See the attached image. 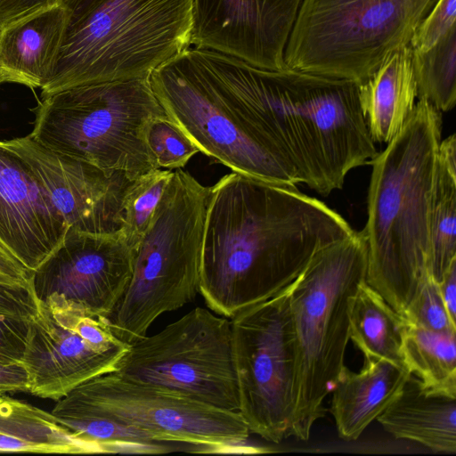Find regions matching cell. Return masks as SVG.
Listing matches in <instances>:
<instances>
[{
  "label": "cell",
  "instance_id": "1",
  "mask_svg": "<svg viewBox=\"0 0 456 456\" xmlns=\"http://www.w3.org/2000/svg\"><path fill=\"white\" fill-rule=\"evenodd\" d=\"M354 232L296 188L228 174L210 187L200 293L232 319L289 286L317 251Z\"/></svg>",
  "mask_w": 456,
  "mask_h": 456
},
{
  "label": "cell",
  "instance_id": "2",
  "mask_svg": "<svg viewBox=\"0 0 456 456\" xmlns=\"http://www.w3.org/2000/svg\"><path fill=\"white\" fill-rule=\"evenodd\" d=\"M208 52L300 183L329 195L378 153L360 107L358 82L289 68L260 69Z\"/></svg>",
  "mask_w": 456,
  "mask_h": 456
},
{
  "label": "cell",
  "instance_id": "3",
  "mask_svg": "<svg viewBox=\"0 0 456 456\" xmlns=\"http://www.w3.org/2000/svg\"><path fill=\"white\" fill-rule=\"evenodd\" d=\"M441 111L419 98L400 132L370 160L366 281L401 315L429 271V213Z\"/></svg>",
  "mask_w": 456,
  "mask_h": 456
},
{
  "label": "cell",
  "instance_id": "4",
  "mask_svg": "<svg viewBox=\"0 0 456 456\" xmlns=\"http://www.w3.org/2000/svg\"><path fill=\"white\" fill-rule=\"evenodd\" d=\"M62 45L42 97L145 78L191 45L192 0H67Z\"/></svg>",
  "mask_w": 456,
  "mask_h": 456
},
{
  "label": "cell",
  "instance_id": "5",
  "mask_svg": "<svg viewBox=\"0 0 456 456\" xmlns=\"http://www.w3.org/2000/svg\"><path fill=\"white\" fill-rule=\"evenodd\" d=\"M367 265L365 238L354 231L317 251L290 285L296 355L290 436L297 439L308 440L325 415L324 400L345 366L351 306Z\"/></svg>",
  "mask_w": 456,
  "mask_h": 456
},
{
  "label": "cell",
  "instance_id": "6",
  "mask_svg": "<svg viewBox=\"0 0 456 456\" xmlns=\"http://www.w3.org/2000/svg\"><path fill=\"white\" fill-rule=\"evenodd\" d=\"M148 79L167 118L200 151L240 175L292 188L300 183L207 49L187 47Z\"/></svg>",
  "mask_w": 456,
  "mask_h": 456
},
{
  "label": "cell",
  "instance_id": "7",
  "mask_svg": "<svg viewBox=\"0 0 456 456\" xmlns=\"http://www.w3.org/2000/svg\"><path fill=\"white\" fill-rule=\"evenodd\" d=\"M210 187L177 168L134 248L128 286L107 317L112 332L131 345L166 312L200 292L201 253Z\"/></svg>",
  "mask_w": 456,
  "mask_h": 456
},
{
  "label": "cell",
  "instance_id": "8",
  "mask_svg": "<svg viewBox=\"0 0 456 456\" xmlns=\"http://www.w3.org/2000/svg\"><path fill=\"white\" fill-rule=\"evenodd\" d=\"M161 118L148 77L83 85L44 96L29 135L59 154L140 176L159 168L146 133Z\"/></svg>",
  "mask_w": 456,
  "mask_h": 456
},
{
  "label": "cell",
  "instance_id": "9",
  "mask_svg": "<svg viewBox=\"0 0 456 456\" xmlns=\"http://www.w3.org/2000/svg\"><path fill=\"white\" fill-rule=\"evenodd\" d=\"M437 0H301L286 68L362 83L410 45Z\"/></svg>",
  "mask_w": 456,
  "mask_h": 456
},
{
  "label": "cell",
  "instance_id": "10",
  "mask_svg": "<svg viewBox=\"0 0 456 456\" xmlns=\"http://www.w3.org/2000/svg\"><path fill=\"white\" fill-rule=\"evenodd\" d=\"M55 419L95 416L139 430L160 443L215 452L240 448L249 429L238 411L224 410L111 371L91 379L57 400Z\"/></svg>",
  "mask_w": 456,
  "mask_h": 456
},
{
  "label": "cell",
  "instance_id": "11",
  "mask_svg": "<svg viewBox=\"0 0 456 456\" xmlns=\"http://www.w3.org/2000/svg\"><path fill=\"white\" fill-rule=\"evenodd\" d=\"M114 371L217 408L239 411L231 321L202 307L129 345Z\"/></svg>",
  "mask_w": 456,
  "mask_h": 456
},
{
  "label": "cell",
  "instance_id": "12",
  "mask_svg": "<svg viewBox=\"0 0 456 456\" xmlns=\"http://www.w3.org/2000/svg\"><path fill=\"white\" fill-rule=\"evenodd\" d=\"M291 283L232 318L238 412L249 432L279 444L290 436L295 403Z\"/></svg>",
  "mask_w": 456,
  "mask_h": 456
},
{
  "label": "cell",
  "instance_id": "13",
  "mask_svg": "<svg viewBox=\"0 0 456 456\" xmlns=\"http://www.w3.org/2000/svg\"><path fill=\"white\" fill-rule=\"evenodd\" d=\"M128 348L107 317L57 298L37 301L20 360L28 392L57 401L80 384L114 371Z\"/></svg>",
  "mask_w": 456,
  "mask_h": 456
},
{
  "label": "cell",
  "instance_id": "14",
  "mask_svg": "<svg viewBox=\"0 0 456 456\" xmlns=\"http://www.w3.org/2000/svg\"><path fill=\"white\" fill-rule=\"evenodd\" d=\"M134 249L120 232L93 234L69 228L61 244L33 272L37 301L57 298L108 317L123 297Z\"/></svg>",
  "mask_w": 456,
  "mask_h": 456
},
{
  "label": "cell",
  "instance_id": "15",
  "mask_svg": "<svg viewBox=\"0 0 456 456\" xmlns=\"http://www.w3.org/2000/svg\"><path fill=\"white\" fill-rule=\"evenodd\" d=\"M8 142L31 169L69 228L93 234L120 232L123 201L138 176L102 170L59 154L30 135Z\"/></svg>",
  "mask_w": 456,
  "mask_h": 456
},
{
  "label": "cell",
  "instance_id": "16",
  "mask_svg": "<svg viewBox=\"0 0 456 456\" xmlns=\"http://www.w3.org/2000/svg\"><path fill=\"white\" fill-rule=\"evenodd\" d=\"M301 0H192L191 45L265 69L286 68L284 51Z\"/></svg>",
  "mask_w": 456,
  "mask_h": 456
},
{
  "label": "cell",
  "instance_id": "17",
  "mask_svg": "<svg viewBox=\"0 0 456 456\" xmlns=\"http://www.w3.org/2000/svg\"><path fill=\"white\" fill-rule=\"evenodd\" d=\"M69 230L24 159L0 141V244L32 273Z\"/></svg>",
  "mask_w": 456,
  "mask_h": 456
},
{
  "label": "cell",
  "instance_id": "18",
  "mask_svg": "<svg viewBox=\"0 0 456 456\" xmlns=\"http://www.w3.org/2000/svg\"><path fill=\"white\" fill-rule=\"evenodd\" d=\"M68 20L64 4L0 30L2 82L42 88L53 77Z\"/></svg>",
  "mask_w": 456,
  "mask_h": 456
},
{
  "label": "cell",
  "instance_id": "19",
  "mask_svg": "<svg viewBox=\"0 0 456 456\" xmlns=\"http://www.w3.org/2000/svg\"><path fill=\"white\" fill-rule=\"evenodd\" d=\"M410 374L406 368L380 358L366 357L360 372L345 365L332 387L330 409L338 436L357 439L392 403Z\"/></svg>",
  "mask_w": 456,
  "mask_h": 456
},
{
  "label": "cell",
  "instance_id": "20",
  "mask_svg": "<svg viewBox=\"0 0 456 456\" xmlns=\"http://www.w3.org/2000/svg\"><path fill=\"white\" fill-rule=\"evenodd\" d=\"M377 420L396 439L456 452V397L427 391L412 374Z\"/></svg>",
  "mask_w": 456,
  "mask_h": 456
},
{
  "label": "cell",
  "instance_id": "21",
  "mask_svg": "<svg viewBox=\"0 0 456 456\" xmlns=\"http://www.w3.org/2000/svg\"><path fill=\"white\" fill-rule=\"evenodd\" d=\"M411 54L410 45L396 51L359 83L360 107L374 142H389L415 107L418 88Z\"/></svg>",
  "mask_w": 456,
  "mask_h": 456
},
{
  "label": "cell",
  "instance_id": "22",
  "mask_svg": "<svg viewBox=\"0 0 456 456\" xmlns=\"http://www.w3.org/2000/svg\"><path fill=\"white\" fill-rule=\"evenodd\" d=\"M0 452L95 453L52 414L26 402L0 396Z\"/></svg>",
  "mask_w": 456,
  "mask_h": 456
},
{
  "label": "cell",
  "instance_id": "23",
  "mask_svg": "<svg viewBox=\"0 0 456 456\" xmlns=\"http://www.w3.org/2000/svg\"><path fill=\"white\" fill-rule=\"evenodd\" d=\"M405 326L403 315L366 280L360 284L351 306L349 334L365 358H380L406 368L403 356Z\"/></svg>",
  "mask_w": 456,
  "mask_h": 456
},
{
  "label": "cell",
  "instance_id": "24",
  "mask_svg": "<svg viewBox=\"0 0 456 456\" xmlns=\"http://www.w3.org/2000/svg\"><path fill=\"white\" fill-rule=\"evenodd\" d=\"M456 136L441 140L429 213V271L439 282L456 260Z\"/></svg>",
  "mask_w": 456,
  "mask_h": 456
},
{
  "label": "cell",
  "instance_id": "25",
  "mask_svg": "<svg viewBox=\"0 0 456 456\" xmlns=\"http://www.w3.org/2000/svg\"><path fill=\"white\" fill-rule=\"evenodd\" d=\"M455 338L456 331H433L406 322L403 361L427 391L456 397Z\"/></svg>",
  "mask_w": 456,
  "mask_h": 456
},
{
  "label": "cell",
  "instance_id": "26",
  "mask_svg": "<svg viewBox=\"0 0 456 456\" xmlns=\"http://www.w3.org/2000/svg\"><path fill=\"white\" fill-rule=\"evenodd\" d=\"M411 66L418 97L439 111H449L456 102V27L433 46L412 50Z\"/></svg>",
  "mask_w": 456,
  "mask_h": 456
},
{
  "label": "cell",
  "instance_id": "27",
  "mask_svg": "<svg viewBox=\"0 0 456 456\" xmlns=\"http://www.w3.org/2000/svg\"><path fill=\"white\" fill-rule=\"evenodd\" d=\"M77 438L95 446L99 452L162 453L168 446L146 434L95 416H66L55 419Z\"/></svg>",
  "mask_w": 456,
  "mask_h": 456
},
{
  "label": "cell",
  "instance_id": "28",
  "mask_svg": "<svg viewBox=\"0 0 456 456\" xmlns=\"http://www.w3.org/2000/svg\"><path fill=\"white\" fill-rule=\"evenodd\" d=\"M173 173L156 168L135 178L129 187L123 201L120 232L132 248L140 242Z\"/></svg>",
  "mask_w": 456,
  "mask_h": 456
},
{
  "label": "cell",
  "instance_id": "29",
  "mask_svg": "<svg viewBox=\"0 0 456 456\" xmlns=\"http://www.w3.org/2000/svg\"><path fill=\"white\" fill-rule=\"evenodd\" d=\"M146 142L159 168H181L200 152L194 142L168 118L151 122Z\"/></svg>",
  "mask_w": 456,
  "mask_h": 456
},
{
  "label": "cell",
  "instance_id": "30",
  "mask_svg": "<svg viewBox=\"0 0 456 456\" xmlns=\"http://www.w3.org/2000/svg\"><path fill=\"white\" fill-rule=\"evenodd\" d=\"M403 317L408 323L420 328L438 331H456L444 307L438 282L431 273L425 278L414 299L404 311Z\"/></svg>",
  "mask_w": 456,
  "mask_h": 456
},
{
  "label": "cell",
  "instance_id": "31",
  "mask_svg": "<svg viewBox=\"0 0 456 456\" xmlns=\"http://www.w3.org/2000/svg\"><path fill=\"white\" fill-rule=\"evenodd\" d=\"M456 27V0H437L416 28L410 46L424 51Z\"/></svg>",
  "mask_w": 456,
  "mask_h": 456
},
{
  "label": "cell",
  "instance_id": "32",
  "mask_svg": "<svg viewBox=\"0 0 456 456\" xmlns=\"http://www.w3.org/2000/svg\"><path fill=\"white\" fill-rule=\"evenodd\" d=\"M37 299L31 283L6 284L0 282V315L30 320L36 314Z\"/></svg>",
  "mask_w": 456,
  "mask_h": 456
},
{
  "label": "cell",
  "instance_id": "33",
  "mask_svg": "<svg viewBox=\"0 0 456 456\" xmlns=\"http://www.w3.org/2000/svg\"><path fill=\"white\" fill-rule=\"evenodd\" d=\"M28 328V320L0 315V362H20Z\"/></svg>",
  "mask_w": 456,
  "mask_h": 456
},
{
  "label": "cell",
  "instance_id": "34",
  "mask_svg": "<svg viewBox=\"0 0 456 456\" xmlns=\"http://www.w3.org/2000/svg\"><path fill=\"white\" fill-rule=\"evenodd\" d=\"M61 4L62 0H0V30Z\"/></svg>",
  "mask_w": 456,
  "mask_h": 456
},
{
  "label": "cell",
  "instance_id": "35",
  "mask_svg": "<svg viewBox=\"0 0 456 456\" xmlns=\"http://www.w3.org/2000/svg\"><path fill=\"white\" fill-rule=\"evenodd\" d=\"M28 392V375L20 362H0V392Z\"/></svg>",
  "mask_w": 456,
  "mask_h": 456
},
{
  "label": "cell",
  "instance_id": "36",
  "mask_svg": "<svg viewBox=\"0 0 456 456\" xmlns=\"http://www.w3.org/2000/svg\"><path fill=\"white\" fill-rule=\"evenodd\" d=\"M32 272L0 244V276L18 284L31 283Z\"/></svg>",
  "mask_w": 456,
  "mask_h": 456
},
{
  "label": "cell",
  "instance_id": "37",
  "mask_svg": "<svg viewBox=\"0 0 456 456\" xmlns=\"http://www.w3.org/2000/svg\"><path fill=\"white\" fill-rule=\"evenodd\" d=\"M438 286L448 315L456 323V260L444 273Z\"/></svg>",
  "mask_w": 456,
  "mask_h": 456
},
{
  "label": "cell",
  "instance_id": "38",
  "mask_svg": "<svg viewBox=\"0 0 456 456\" xmlns=\"http://www.w3.org/2000/svg\"><path fill=\"white\" fill-rule=\"evenodd\" d=\"M0 282L1 283H6V284H18V283H13L6 279H4V277L0 276ZM24 285V284H22Z\"/></svg>",
  "mask_w": 456,
  "mask_h": 456
},
{
  "label": "cell",
  "instance_id": "39",
  "mask_svg": "<svg viewBox=\"0 0 456 456\" xmlns=\"http://www.w3.org/2000/svg\"><path fill=\"white\" fill-rule=\"evenodd\" d=\"M67 0H62V3L64 4Z\"/></svg>",
  "mask_w": 456,
  "mask_h": 456
},
{
  "label": "cell",
  "instance_id": "40",
  "mask_svg": "<svg viewBox=\"0 0 456 456\" xmlns=\"http://www.w3.org/2000/svg\"><path fill=\"white\" fill-rule=\"evenodd\" d=\"M3 83L2 80H1V77H0V84Z\"/></svg>",
  "mask_w": 456,
  "mask_h": 456
},
{
  "label": "cell",
  "instance_id": "41",
  "mask_svg": "<svg viewBox=\"0 0 456 456\" xmlns=\"http://www.w3.org/2000/svg\"><path fill=\"white\" fill-rule=\"evenodd\" d=\"M3 395V393L0 392V396Z\"/></svg>",
  "mask_w": 456,
  "mask_h": 456
}]
</instances>
